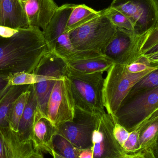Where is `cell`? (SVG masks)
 I'll list each match as a JSON object with an SVG mask.
<instances>
[{"label":"cell","instance_id":"obj_8","mask_svg":"<svg viewBox=\"0 0 158 158\" xmlns=\"http://www.w3.org/2000/svg\"><path fill=\"white\" fill-rule=\"evenodd\" d=\"M75 110L70 82L67 76H64L57 79L54 85L47 103L46 116L57 128L73 120Z\"/></svg>","mask_w":158,"mask_h":158},{"label":"cell","instance_id":"obj_16","mask_svg":"<svg viewBox=\"0 0 158 158\" xmlns=\"http://www.w3.org/2000/svg\"><path fill=\"white\" fill-rule=\"evenodd\" d=\"M65 62L69 69L86 74L107 72L114 64L112 60L103 55L76 61Z\"/></svg>","mask_w":158,"mask_h":158},{"label":"cell","instance_id":"obj_14","mask_svg":"<svg viewBox=\"0 0 158 158\" xmlns=\"http://www.w3.org/2000/svg\"><path fill=\"white\" fill-rule=\"evenodd\" d=\"M0 26L15 29L30 27L24 4L20 0H0Z\"/></svg>","mask_w":158,"mask_h":158},{"label":"cell","instance_id":"obj_7","mask_svg":"<svg viewBox=\"0 0 158 158\" xmlns=\"http://www.w3.org/2000/svg\"><path fill=\"white\" fill-rule=\"evenodd\" d=\"M151 31L138 34L134 31L117 28L116 33L103 55L114 64H128L142 56V47Z\"/></svg>","mask_w":158,"mask_h":158},{"label":"cell","instance_id":"obj_12","mask_svg":"<svg viewBox=\"0 0 158 158\" xmlns=\"http://www.w3.org/2000/svg\"><path fill=\"white\" fill-rule=\"evenodd\" d=\"M56 133L57 128L37 107L34 115L31 137L35 150L52 155L53 151L52 142Z\"/></svg>","mask_w":158,"mask_h":158},{"label":"cell","instance_id":"obj_10","mask_svg":"<svg viewBox=\"0 0 158 158\" xmlns=\"http://www.w3.org/2000/svg\"><path fill=\"white\" fill-rule=\"evenodd\" d=\"M115 122L112 116L106 111L99 116L93 133V158H128L114 137Z\"/></svg>","mask_w":158,"mask_h":158},{"label":"cell","instance_id":"obj_39","mask_svg":"<svg viewBox=\"0 0 158 158\" xmlns=\"http://www.w3.org/2000/svg\"><path fill=\"white\" fill-rule=\"evenodd\" d=\"M157 92L158 94V87L157 88Z\"/></svg>","mask_w":158,"mask_h":158},{"label":"cell","instance_id":"obj_4","mask_svg":"<svg viewBox=\"0 0 158 158\" xmlns=\"http://www.w3.org/2000/svg\"><path fill=\"white\" fill-rule=\"evenodd\" d=\"M117 30L102 10L97 17L71 31L69 34L77 50L103 55Z\"/></svg>","mask_w":158,"mask_h":158},{"label":"cell","instance_id":"obj_38","mask_svg":"<svg viewBox=\"0 0 158 158\" xmlns=\"http://www.w3.org/2000/svg\"><path fill=\"white\" fill-rule=\"evenodd\" d=\"M20 2H22L23 3L25 4V2H27V1H28V0H20Z\"/></svg>","mask_w":158,"mask_h":158},{"label":"cell","instance_id":"obj_31","mask_svg":"<svg viewBox=\"0 0 158 158\" xmlns=\"http://www.w3.org/2000/svg\"><path fill=\"white\" fill-rule=\"evenodd\" d=\"M150 149H151L155 158H158V137Z\"/></svg>","mask_w":158,"mask_h":158},{"label":"cell","instance_id":"obj_25","mask_svg":"<svg viewBox=\"0 0 158 158\" xmlns=\"http://www.w3.org/2000/svg\"><path fill=\"white\" fill-rule=\"evenodd\" d=\"M128 156H131L141 153L139 142V131L137 129L130 132L129 137L122 147Z\"/></svg>","mask_w":158,"mask_h":158},{"label":"cell","instance_id":"obj_26","mask_svg":"<svg viewBox=\"0 0 158 158\" xmlns=\"http://www.w3.org/2000/svg\"><path fill=\"white\" fill-rule=\"evenodd\" d=\"M125 65L127 70L134 74L142 73L153 69H158L156 67L152 66L148 59L143 55Z\"/></svg>","mask_w":158,"mask_h":158},{"label":"cell","instance_id":"obj_9","mask_svg":"<svg viewBox=\"0 0 158 158\" xmlns=\"http://www.w3.org/2000/svg\"><path fill=\"white\" fill-rule=\"evenodd\" d=\"M100 115L86 112L76 106L73 120L58 126L57 132L78 149H91L93 147V133Z\"/></svg>","mask_w":158,"mask_h":158},{"label":"cell","instance_id":"obj_1","mask_svg":"<svg viewBox=\"0 0 158 158\" xmlns=\"http://www.w3.org/2000/svg\"><path fill=\"white\" fill-rule=\"evenodd\" d=\"M51 52L40 28L19 29L10 36H0V76L33 73Z\"/></svg>","mask_w":158,"mask_h":158},{"label":"cell","instance_id":"obj_37","mask_svg":"<svg viewBox=\"0 0 158 158\" xmlns=\"http://www.w3.org/2000/svg\"><path fill=\"white\" fill-rule=\"evenodd\" d=\"M51 156L53 157V158H66L60 156V155H58L57 153H56L54 151H53L52 153Z\"/></svg>","mask_w":158,"mask_h":158},{"label":"cell","instance_id":"obj_23","mask_svg":"<svg viewBox=\"0 0 158 158\" xmlns=\"http://www.w3.org/2000/svg\"><path fill=\"white\" fill-rule=\"evenodd\" d=\"M104 12L117 28L135 32L134 27L131 20L119 11L110 6L104 9Z\"/></svg>","mask_w":158,"mask_h":158},{"label":"cell","instance_id":"obj_27","mask_svg":"<svg viewBox=\"0 0 158 158\" xmlns=\"http://www.w3.org/2000/svg\"><path fill=\"white\" fill-rule=\"evenodd\" d=\"M113 134L115 139L122 148L123 146L129 137L130 132L128 131L119 123H115L113 129Z\"/></svg>","mask_w":158,"mask_h":158},{"label":"cell","instance_id":"obj_34","mask_svg":"<svg viewBox=\"0 0 158 158\" xmlns=\"http://www.w3.org/2000/svg\"><path fill=\"white\" fill-rule=\"evenodd\" d=\"M30 158H44L43 152L39 150H36L34 155Z\"/></svg>","mask_w":158,"mask_h":158},{"label":"cell","instance_id":"obj_33","mask_svg":"<svg viewBox=\"0 0 158 158\" xmlns=\"http://www.w3.org/2000/svg\"><path fill=\"white\" fill-rule=\"evenodd\" d=\"M158 52V43L156 44L151 47L149 49L145 54L144 55L148 54L153 53L156 52Z\"/></svg>","mask_w":158,"mask_h":158},{"label":"cell","instance_id":"obj_30","mask_svg":"<svg viewBox=\"0 0 158 158\" xmlns=\"http://www.w3.org/2000/svg\"><path fill=\"white\" fill-rule=\"evenodd\" d=\"M79 158H93V152L92 148L87 149H80Z\"/></svg>","mask_w":158,"mask_h":158},{"label":"cell","instance_id":"obj_19","mask_svg":"<svg viewBox=\"0 0 158 158\" xmlns=\"http://www.w3.org/2000/svg\"><path fill=\"white\" fill-rule=\"evenodd\" d=\"M101 13L102 10L96 11L85 5H76L69 16L65 33H69L97 17Z\"/></svg>","mask_w":158,"mask_h":158},{"label":"cell","instance_id":"obj_24","mask_svg":"<svg viewBox=\"0 0 158 158\" xmlns=\"http://www.w3.org/2000/svg\"><path fill=\"white\" fill-rule=\"evenodd\" d=\"M158 87V69L148 74L143 78L130 91L128 96Z\"/></svg>","mask_w":158,"mask_h":158},{"label":"cell","instance_id":"obj_6","mask_svg":"<svg viewBox=\"0 0 158 158\" xmlns=\"http://www.w3.org/2000/svg\"><path fill=\"white\" fill-rule=\"evenodd\" d=\"M110 6L131 20L136 34L152 31L157 24L158 0H113Z\"/></svg>","mask_w":158,"mask_h":158},{"label":"cell","instance_id":"obj_29","mask_svg":"<svg viewBox=\"0 0 158 158\" xmlns=\"http://www.w3.org/2000/svg\"><path fill=\"white\" fill-rule=\"evenodd\" d=\"M9 77L0 76V101L3 98L11 86Z\"/></svg>","mask_w":158,"mask_h":158},{"label":"cell","instance_id":"obj_15","mask_svg":"<svg viewBox=\"0 0 158 158\" xmlns=\"http://www.w3.org/2000/svg\"><path fill=\"white\" fill-rule=\"evenodd\" d=\"M75 5L66 4L58 6L47 27L42 31L51 52L54 50L58 38L65 33L69 16Z\"/></svg>","mask_w":158,"mask_h":158},{"label":"cell","instance_id":"obj_17","mask_svg":"<svg viewBox=\"0 0 158 158\" xmlns=\"http://www.w3.org/2000/svg\"><path fill=\"white\" fill-rule=\"evenodd\" d=\"M135 129L139 131L141 153L149 149L158 137V110Z\"/></svg>","mask_w":158,"mask_h":158},{"label":"cell","instance_id":"obj_36","mask_svg":"<svg viewBox=\"0 0 158 158\" xmlns=\"http://www.w3.org/2000/svg\"><path fill=\"white\" fill-rule=\"evenodd\" d=\"M152 66L156 67L158 69V60H148Z\"/></svg>","mask_w":158,"mask_h":158},{"label":"cell","instance_id":"obj_2","mask_svg":"<svg viewBox=\"0 0 158 158\" xmlns=\"http://www.w3.org/2000/svg\"><path fill=\"white\" fill-rule=\"evenodd\" d=\"M158 69L134 74L125 64H114L107 72L103 87V100L107 113L114 119L115 114L133 87L146 76Z\"/></svg>","mask_w":158,"mask_h":158},{"label":"cell","instance_id":"obj_32","mask_svg":"<svg viewBox=\"0 0 158 158\" xmlns=\"http://www.w3.org/2000/svg\"><path fill=\"white\" fill-rule=\"evenodd\" d=\"M143 153V154L144 158H155L150 148L147 149Z\"/></svg>","mask_w":158,"mask_h":158},{"label":"cell","instance_id":"obj_28","mask_svg":"<svg viewBox=\"0 0 158 158\" xmlns=\"http://www.w3.org/2000/svg\"><path fill=\"white\" fill-rule=\"evenodd\" d=\"M158 43V29H154L150 32L141 50V55L144 54L149 49Z\"/></svg>","mask_w":158,"mask_h":158},{"label":"cell","instance_id":"obj_13","mask_svg":"<svg viewBox=\"0 0 158 158\" xmlns=\"http://www.w3.org/2000/svg\"><path fill=\"white\" fill-rule=\"evenodd\" d=\"M24 7L30 27L43 31L58 6L54 0H28Z\"/></svg>","mask_w":158,"mask_h":158},{"label":"cell","instance_id":"obj_18","mask_svg":"<svg viewBox=\"0 0 158 158\" xmlns=\"http://www.w3.org/2000/svg\"><path fill=\"white\" fill-rule=\"evenodd\" d=\"M38 107V102L33 84L31 86V93L25 110L20 119L18 131L27 139L31 140L34 115Z\"/></svg>","mask_w":158,"mask_h":158},{"label":"cell","instance_id":"obj_35","mask_svg":"<svg viewBox=\"0 0 158 158\" xmlns=\"http://www.w3.org/2000/svg\"><path fill=\"white\" fill-rule=\"evenodd\" d=\"M128 158H144L143 153H138L133 156H130Z\"/></svg>","mask_w":158,"mask_h":158},{"label":"cell","instance_id":"obj_21","mask_svg":"<svg viewBox=\"0 0 158 158\" xmlns=\"http://www.w3.org/2000/svg\"><path fill=\"white\" fill-rule=\"evenodd\" d=\"M31 86V85L28 89L22 93L15 100L11 108L9 116V126L15 131H18L19 122L30 95Z\"/></svg>","mask_w":158,"mask_h":158},{"label":"cell","instance_id":"obj_11","mask_svg":"<svg viewBox=\"0 0 158 158\" xmlns=\"http://www.w3.org/2000/svg\"><path fill=\"white\" fill-rule=\"evenodd\" d=\"M35 152L31 140L9 126L0 127V158H30Z\"/></svg>","mask_w":158,"mask_h":158},{"label":"cell","instance_id":"obj_20","mask_svg":"<svg viewBox=\"0 0 158 158\" xmlns=\"http://www.w3.org/2000/svg\"><path fill=\"white\" fill-rule=\"evenodd\" d=\"M30 85H12L0 101V127L9 126V116L13 104Z\"/></svg>","mask_w":158,"mask_h":158},{"label":"cell","instance_id":"obj_5","mask_svg":"<svg viewBox=\"0 0 158 158\" xmlns=\"http://www.w3.org/2000/svg\"><path fill=\"white\" fill-rule=\"evenodd\" d=\"M157 88L126 97L115 114V122L130 132L135 130L158 110Z\"/></svg>","mask_w":158,"mask_h":158},{"label":"cell","instance_id":"obj_3","mask_svg":"<svg viewBox=\"0 0 158 158\" xmlns=\"http://www.w3.org/2000/svg\"><path fill=\"white\" fill-rule=\"evenodd\" d=\"M104 73L82 74L69 69L67 77L71 84L76 106L86 112L100 115L106 112L103 100Z\"/></svg>","mask_w":158,"mask_h":158},{"label":"cell","instance_id":"obj_22","mask_svg":"<svg viewBox=\"0 0 158 158\" xmlns=\"http://www.w3.org/2000/svg\"><path fill=\"white\" fill-rule=\"evenodd\" d=\"M53 150L66 158H79L80 149L74 146L67 139L56 133L52 142Z\"/></svg>","mask_w":158,"mask_h":158}]
</instances>
